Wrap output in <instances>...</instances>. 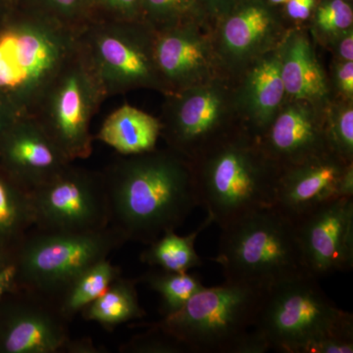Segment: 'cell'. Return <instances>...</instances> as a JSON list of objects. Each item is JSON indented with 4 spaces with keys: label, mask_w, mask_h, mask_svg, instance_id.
I'll return each mask as SVG.
<instances>
[{
    "label": "cell",
    "mask_w": 353,
    "mask_h": 353,
    "mask_svg": "<svg viewBox=\"0 0 353 353\" xmlns=\"http://www.w3.org/2000/svg\"><path fill=\"white\" fill-rule=\"evenodd\" d=\"M110 224L126 241L150 245L199 206L188 160L170 148L120 155L101 171Z\"/></svg>",
    "instance_id": "obj_1"
},
{
    "label": "cell",
    "mask_w": 353,
    "mask_h": 353,
    "mask_svg": "<svg viewBox=\"0 0 353 353\" xmlns=\"http://www.w3.org/2000/svg\"><path fill=\"white\" fill-rule=\"evenodd\" d=\"M190 163L199 206L220 229L273 208L281 170L245 128Z\"/></svg>",
    "instance_id": "obj_2"
},
{
    "label": "cell",
    "mask_w": 353,
    "mask_h": 353,
    "mask_svg": "<svg viewBox=\"0 0 353 353\" xmlns=\"http://www.w3.org/2000/svg\"><path fill=\"white\" fill-rule=\"evenodd\" d=\"M79 32L18 6L0 20V97L29 115L58 69L76 50Z\"/></svg>",
    "instance_id": "obj_3"
},
{
    "label": "cell",
    "mask_w": 353,
    "mask_h": 353,
    "mask_svg": "<svg viewBox=\"0 0 353 353\" xmlns=\"http://www.w3.org/2000/svg\"><path fill=\"white\" fill-rule=\"evenodd\" d=\"M212 260L222 267L225 281L265 290L310 275L296 225L274 208L260 209L221 229L219 250Z\"/></svg>",
    "instance_id": "obj_4"
},
{
    "label": "cell",
    "mask_w": 353,
    "mask_h": 353,
    "mask_svg": "<svg viewBox=\"0 0 353 353\" xmlns=\"http://www.w3.org/2000/svg\"><path fill=\"white\" fill-rule=\"evenodd\" d=\"M113 227L88 233L46 232L32 228L14 253V287L57 303L83 270L126 243Z\"/></svg>",
    "instance_id": "obj_5"
},
{
    "label": "cell",
    "mask_w": 353,
    "mask_h": 353,
    "mask_svg": "<svg viewBox=\"0 0 353 353\" xmlns=\"http://www.w3.org/2000/svg\"><path fill=\"white\" fill-rule=\"evenodd\" d=\"M254 327L271 350L303 353L323 336L353 334V316L329 299L318 279L304 275L265 290Z\"/></svg>",
    "instance_id": "obj_6"
},
{
    "label": "cell",
    "mask_w": 353,
    "mask_h": 353,
    "mask_svg": "<svg viewBox=\"0 0 353 353\" xmlns=\"http://www.w3.org/2000/svg\"><path fill=\"white\" fill-rule=\"evenodd\" d=\"M265 290L243 283L199 290L180 310L154 323L190 352L232 353L239 339L256 323Z\"/></svg>",
    "instance_id": "obj_7"
},
{
    "label": "cell",
    "mask_w": 353,
    "mask_h": 353,
    "mask_svg": "<svg viewBox=\"0 0 353 353\" xmlns=\"http://www.w3.org/2000/svg\"><path fill=\"white\" fill-rule=\"evenodd\" d=\"M106 99L78 43L28 116L38 123L70 161L75 162L92 155L94 137L90 124Z\"/></svg>",
    "instance_id": "obj_8"
},
{
    "label": "cell",
    "mask_w": 353,
    "mask_h": 353,
    "mask_svg": "<svg viewBox=\"0 0 353 353\" xmlns=\"http://www.w3.org/2000/svg\"><path fill=\"white\" fill-rule=\"evenodd\" d=\"M157 31L143 21H90L79 31L78 43L106 97L167 90L155 61Z\"/></svg>",
    "instance_id": "obj_9"
},
{
    "label": "cell",
    "mask_w": 353,
    "mask_h": 353,
    "mask_svg": "<svg viewBox=\"0 0 353 353\" xmlns=\"http://www.w3.org/2000/svg\"><path fill=\"white\" fill-rule=\"evenodd\" d=\"M159 121L167 148L189 162L245 128L234 80L222 77L164 97Z\"/></svg>",
    "instance_id": "obj_10"
},
{
    "label": "cell",
    "mask_w": 353,
    "mask_h": 353,
    "mask_svg": "<svg viewBox=\"0 0 353 353\" xmlns=\"http://www.w3.org/2000/svg\"><path fill=\"white\" fill-rule=\"evenodd\" d=\"M34 228L46 232L88 233L110 224L108 194L101 172L67 165L32 190Z\"/></svg>",
    "instance_id": "obj_11"
},
{
    "label": "cell",
    "mask_w": 353,
    "mask_h": 353,
    "mask_svg": "<svg viewBox=\"0 0 353 353\" xmlns=\"http://www.w3.org/2000/svg\"><path fill=\"white\" fill-rule=\"evenodd\" d=\"M290 27L280 7L267 0H243L234 6L211 26L225 73L234 79L255 59L279 48Z\"/></svg>",
    "instance_id": "obj_12"
},
{
    "label": "cell",
    "mask_w": 353,
    "mask_h": 353,
    "mask_svg": "<svg viewBox=\"0 0 353 353\" xmlns=\"http://www.w3.org/2000/svg\"><path fill=\"white\" fill-rule=\"evenodd\" d=\"M155 61L167 95L229 77L216 53L212 28L206 22L185 23L157 32Z\"/></svg>",
    "instance_id": "obj_13"
},
{
    "label": "cell",
    "mask_w": 353,
    "mask_h": 353,
    "mask_svg": "<svg viewBox=\"0 0 353 353\" xmlns=\"http://www.w3.org/2000/svg\"><path fill=\"white\" fill-rule=\"evenodd\" d=\"M294 223L312 277L352 270L353 197L333 199Z\"/></svg>",
    "instance_id": "obj_14"
},
{
    "label": "cell",
    "mask_w": 353,
    "mask_h": 353,
    "mask_svg": "<svg viewBox=\"0 0 353 353\" xmlns=\"http://www.w3.org/2000/svg\"><path fill=\"white\" fill-rule=\"evenodd\" d=\"M324 108L285 97L259 139L262 150L281 171L331 152L325 132Z\"/></svg>",
    "instance_id": "obj_15"
},
{
    "label": "cell",
    "mask_w": 353,
    "mask_h": 353,
    "mask_svg": "<svg viewBox=\"0 0 353 353\" xmlns=\"http://www.w3.org/2000/svg\"><path fill=\"white\" fill-rule=\"evenodd\" d=\"M0 331V350L7 353L63 352L68 341L69 322L57 304L22 290Z\"/></svg>",
    "instance_id": "obj_16"
},
{
    "label": "cell",
    "mask_w": 353,
    "mask_h": 353,
    "mask_svg": "<svg viewBox=\"0 0 353 353\" xmlns=\"http://www.w3.org/2000/svg\"><path fill=\"white\" fill-rule=\"evenodd\" d=\"M3 168L30 192L72 163L29 116H22L0 139Z\"/></svg>",
    "instance_id": "obj_17"
},
{
    "label": "cell",
    "mask_w": 353,
    "mask_h": 353,
    "mask_svg": "<svg viewBox=\"0 0 353 353\" xmlns=\"http://www.w3.org/2000/svg\"><path fill=\"white\" fill-rule=\"evenodd\" d=\"M348 164L328 152L288 167L279 176L273 208L296 222L323 204L339 199V182Z\"/></svg>",
    "instance_id": "obj_18"
},
{
    "label": "cell",
    "mask_w": 353,
    "mask_h": 353,
    "mask_svg": "<svg viewBox=\"0 0 353 353\" xmlns=\"http://www.w3.org/2000/svg\"><path fill=\"white\" fill-rule=\"evenodd\" d=\"M233 80L241 122L248 132L260 138L285 99L279 48L248 64Z\"/></svg>",
    "instance_id": "obj_19"
},
{
    "label": "cell",
    "mask_w": 353,
    "mask_h": 353,
    "mask_svg": "<svg viewBox=\"0 0 353 353\" xmlns=\"http://www.w3.org/2000/svg\"><path fill=\"white\" fill-rule=\"evenodd\" d=\"M314 41L303 26H292L279 46L285 97L325 108L333 97L328 72L316 53Z\"/></svg>",
    "instance_id": "obj_20"
},
{
    "label": "cell",
    "mask_w": 353,
    "mask_h": 353,
    "mask_svg": "<svg viewBox=\"0 0 353 353\" xmlns=\"http://www.w3.org/2000/svg\"><path fill=\"white\" fill-rule=\"evenodd\" d=\"M160 134L159 118L126 104L108 115L94 139L119 155H134L157 148Z\"/></svg>",
    "instance_id": "obj_21"
},
{
    "label": "cell",
    "mask_w": 353,
    "mask_h": 353,
    "mask_svg": "<svg viewBox=\"0 0 353 353\" xmlns=\"http://www.w3.org/2000/svg\"><path fill=\"white\" fill-rule=\"evenodd\" d=\"M138 282V279L132 280L121 276L80 314L87 321L99 323L108 331H112L124 323L143 319L146 312L139 304Z\"/></svg>",
    "instance_id": "obj_22"
},
{
    "label": "cell",
    "mask_w": 353,
    "mask_h": 353,
    "mask_svg": "<svg viewBox=\"0 0 353 353\" xmlns=\"http://www.w3.org/2000/svg\"><path fill=\"white\" fill-rule=\"evenodd\" d=\"M211 224H213L212 218L208 215L196 231L187 236H179L175 231L165 232L157 240L148 245L139 259L153 268L176 273H185L201 266L202 260L194 245L197 236Z\"/></svg>",
    "instance_id": "obj_23"
},
{
    "label": "cell",
    "mask_w": 353,
    "mask_h": 353,
    "mask_svg": "<svg viewBox=\"0 0 353 353\" xmlns=\"http://www.w3.org/2000/svg\"><path fill=\"white\" fill-rule=\"evenodd\" d=\"M0 172V250L12 243L16 250L34 228L31 192L3 168Z\"/></svg>",
    "instance_id": "obj_24"
},
{
    "label": "cell",
    "mask_w": 353,
    "mask_h": 353,
    "mask_svg": "<svg viewBox=\"0 0 353 353\" xmlns=\"http://www.w3.org/2000/svg\"><path fill=\"white\" fill-rule=\"evenodd\" d=\"M121 275L120 267L113 265L108 259L92 265L79 274L57 299L55 304L58 310L67 321L71 322Z\"/></svg>",
    "instance_id": "obj_25"
},
{
    "label": "cell",
    "mask_w": 353,
    "mask_h": 353,
    "mask_svg": "<svg viewBox=\"0 0 353 353\" xmlns=\"http://www.w3.org/2000/svg\"><path fill=\"white\" fill-rule=\"evenodd\" d=\"M138 280L161 296L160 312L163 317L180 310L190 297L205 287L202 284L201 278L189 274V272L176 273L157 268Z\"/></svg>",
    "instance_id": "obj_26"
},
{
    "label": "cell",
    "mask_w": 353,
    "mask_h": 353,
    "mask_svg": "<svg viewBox=\"0 0 353 353\" xmlns=\"http://www.w3.org/2000/svg\"><path fill=\"white\" fill-rule=\"evenodd\" d=\"M141 21L157 32L185 23H208L199 0H141Z\"/></svg>",
    "instance_id": "obj_27"
},
{
    "label": "cell",
    "mask_w": 353,
    "mask_h": 353,
    "mask_svg": "<svg viewBox=\"0 0 353 353\" xmlns=\"http://www.w3.org/2000/svg\"><path fill=\"white\" fill-rule=\"evenodd\" d=\"M329 150L345 163L353 162V101L332 97L324 108Z\"/></svg>",
    "instance_id": "obj_28"
},
{
    "label": "cell",
    "mask_w": 353,
    "mask_h": 353,
    "mask_svg": "<svg viewBox=\"0 0 353 353\" xmlns=\"http://www.w3.org/2000/svg\"><path fill=\"white\" fill-rule=\"evenodd\" d=\"M308 22L307 30L314 43L326 48L334 37L353 28L352 1L318 0Z\"/></svg>",
    "instance_id": "obj_29"
},
{
    "label": "cell",
    "mask_w": 353,
    "mask_h": 353,
    "mask_svg": "<svg viewBox=\"0 0 353 353\" xmlns=\"http://www.w3.org/2000/svg\"><path fill=\"white\" fill-rule=\"evenodd\" d=\"M88 0H20L19 6L80 31L88 23Z\"/></svg>",
    "instance_id": "obj_30"
},
{
    "label": "cell",
    "mask_w": 353,
    "mask_h": 353,
    "mask_svg": "<svg viewBox=\"0 0 353 353\" xmlns=\"http://www.w3.org/2000/svg\"><path fill=\"white\" fill-rule=\"evenodd\" d=\"M124 353H187L189 348L153 323L145 333L132 336L120 347Z\"/></svg>",
    "instance_id": "obj_31"
},
{
    "label": "cell",
    "mask_w": 353,
    "mask_h": 353,
    "mask_svg": "<svg viewBox=\"0 0 353 353\" xmlns=\"http://www.w3.org/2000/svg\"><path fill=\"white\" fill-rule=\"evenodd\" d=\"M141 0H88L90 21L141 20Z\"/></svg>",
    "instance_id": "obj_32"
},
{
    "label": "cell",
    "mask_w": 353,
    "mask_h": 353,
    "mask_svg": "<svg viewBox=\"0 0 353 353\" xmlns=\"http://www.w3.org/2000/svg\"><path fill=\"white\" fill-rule=\"evenodd\" d=\"M328 75L333 97L353 101V61L333 60Z\"/></svg>",
    "instance_id": "obj_33"
},
{
    "label": "cell",
    "mask_w": 353,
    "mask_h": 353,
    "mask_svg": "<svg viewBox=\"0 0 353 353\" xmlns=\"http://www.w3.org/2000/svg\"><path fill=\"white\" fill-rule=\"evenodd\" d=\"M353 334H334L310 343L303 353H352Z\"/></svg>",
    "instance_id": "obj_34"
},
{
    "label": "cell",
    "mask_w": 353,
    "mask_h": 353,
    "mask_svg": "<svg viewBox=\"0 0 353 353\" xmlns=\"http://www.w3.org/2000/svg\"><path fill=\"white\" fill-rule=\"evenodd\" d=\"M318 0H289L281 6V11L288 23L301 25L310 20Z\"/></svg>",
    "instance_id": "obj_35"
},
{
    "label": "cell",
    "mask_w": 353,
    "mask_h": 353,
    "mask_svg": "<svg viewBox=\"0 0 353 353\" xmlns=\"http://www.w3.org/2000/svg\"><path fill=\"white\" fill-rule=\"evenodd\" d=\"M270 350L263 334L253 327L239 339L232 353H265Z\"/></svg>",
    "instance_id": "obj_36"
},
{
    "label": "cell",
    "mask_w": 353,
    "mask_h": 353,
    "mask_svg": "<svg viewBox=\"0 0 353 353\" xmlns=\"http://www.w3.org/2000/svg\"><path fill=\"white\" fill-rule=\"evenodd\" d=\"M325 48L331 51L333 60L353 61V28L334 37Z\"/></svg>",
    "instance_id": "obj_37"
},
{
    "label": "cell",
    "mask_w": 353,
    "mask_h": 353,
    "mask_svg": "<svg viewBox=\"0 0 353 353\" xmlns=\"http://www.w3.org/2000/svg\"><path fill=\"white\" fill-rule=\"evenodd\" d=\"M206 21L212 26L243 0H199Z\"/></svg>",
    "instance_id": "obj_38"
},
{
    "label": "cell",
    "mask_w": 353,
    "mask_h": 353,
    "mask_svg": "<svg viewBox=\"0 0 353 353\" xmlns=\"http://www.w3.org/2000/svg\"><path fill=\"white\" fill-rule=\"evenodd\" d=\"M20 117L22 116L14 108L13 104L4 97H0V139Z\"/></svg>",
    "instance_id": "obj_39"
},
{
    "label": "cell",
    "mask_w": 353,
    "mask_h": 353,
    "mask_svg": "<svg viewBox=\"0 0 353 353\" xmlns=\"http://www.w3.org/2000/svg\"><path fill=\"white\" fill-rule=\"evenodd\" d=\"M338 197H353V163L348 164L340 179Z\"/></svg>",
    "instance_id": "obj_40"
},
{
    "label": "cell",
    "mask_w": 353,
    "mask_h": 353,
    "mask_svg": "<svg viewBox=\"0 0 353 353\" xmlns=\"http://www.w3.org/2000/svg\"><path fill=\"white\" fill-rule=\"evenodd\" d=\"M14 280H15V266L13 263L0 269V301L7 292L12 290Z\"/></svg>",
    "instance_id": "obj_41"
},
{
    "label": "cell",
    "mask_w": 353,
    "mask_h": 353,
    "mask_svg": "<svg viewBox=\"0 0 353 353\" xmlns=\"http://www.w3.org/2000/svg\"><path fill=\"white\" fill-rule=\"evenodd\" d=\"M99 348L95 347L94 343L90 339L82 340H70L64 348L63 352L69 353H99Z\"/></svg>",
    "instance_id": "obj_42"
},
{
    "label": "cell",
    "mask_w": 353,
    "mask_h": 353,
    "mask_svg": "<svg viewBox=\"0 0 353 353\" xmlns=\"http://www.w3.org/2000/svg\"><path fill=\"white\" fill-rule=\"evenodd\" d=\"M10 9L7 0H0V19H1Z\"/></svg>",
    "instance_id": "obj_43"
},
{
    "label": "cell",
    "mask_w": 353,
    "mask_h": 353,
    "mask_svg": "<svg viewBox=\"0 0 353 353\" xmlns=\"http://www.w3.org/2000/svg\"><path fill=\"white\" fill-rule=\"evenodd\" d=\"M289 0H267L269 4L272 6L281 7L287 3Z\"/></svg>",
    "instance_id": "obj_44"
},
{
    "label": "cell",
    "mask_w": 353,
    "mask_h": 353,
    "mask_svg": "<svg viewBox=\"0 0 353 353\" xmlns=\"http://www.w3.org/2000/svg\"><path fill=\"white\" fill-rule=\"evenodd\" d=\"M7 2H8L9 7L12 9L14 7L19 6L20 0H7Z\"/></svg>",
    "instance_id": "obj_45"
},
{
    "label": "cell",
    "mask_w": 353,
    "mask_h": 353,
    "mask_svg": "<svg viewBox=\"0 0 353 353\" xmlns=\"http://www.w3.org/2000/svg\"><path fill=\"white\" fill-rule=\"evenodd\" d=\"M347 1H352V0H347Z\"/></svg>",
    "instance_id": "obj_46"
}]
</instances>
